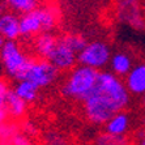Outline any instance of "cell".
<instances>
[{
	"label": "cell",
	"mask_w": 145,
	"mask_h": 145,
	"mask_svg": "<svg viewBox=\"0 0 145 145\" xmlns=\"http://www.w3.org/2000/svg\"><path fill=\"white\" fill-rule=\"evenodd\" d=\"M132 94L124 80L111 71H99L93 90L82 102L84 118L93 125H103L112 115L127 110Z\"/></svg>",
	"instance_id": "6da1fadb"
},
{
	"label": "cell",
	"mask_w": 145,
	"mask_h": 145,
	"mask_svg": "<svg viewBox=\"0 0 145 145\" xmlns=\"http://www.w3.org/2000/svg\"><path fill=\"white\" fill-rule=\"evenodd\" d=\"M99 71L82 64H76L69 69L60 88V93L68 101L82 103L97 82Z\"/></svg>",
	"instance_id": "7a4b0ae2"
},
{
	"label": "cell",
	"mask_w": 145,
	"mask_h": 145,
	"mask_svg": "<svg viewBox=\"0 0 145 145\" xmlns=\"http://www.w3.org/2000/svg\"><path fill=\"white\" fill-rule=\"evenodd\" d=\"M59 13L52 5H38L31 12L21 14L20 33L25 39H30L44 31H52L57 25Z\"/></svg>",
	"instance_id": "3957f363"
},
{
	"label": "cell",
	"mask_w": 145,
	"mask_h": 145,
	"mask_svg": "<svg viewBox=\"0 0 145 145\" xmlns=\"http://www.w3.org/2000/svg\"><path fill=\"white\" fill-rule=\"evenodd\" d=\"M33 57L26 55L16 40H5L0 50V60L7 76L18 81L24 77Z\"/></svg>",
	"instance_id": "277c9868"
},
{
	"label": "cell",
	"mask_w": 145,
	"mask_h": 145,
	"mask_svg": "<svg viewBox=\"0 0 145 145\" xmlns=\"http://www.w3.org/2000/svg\"><path fill=\"white\" fill-rule=\"evenodd\" d=\"M111 55L112 50L106 40L94 39L88 42L86 46L78 52L77 63L94 68L97 71H103L106 67H108Z\"/></svg>",
	"instance_id": "5b68a950"
},
{
	"label": "cell",
	"mask_w": 145,
	"mask_h": 145,
	"mask_svg": "<svg viewBox=\"0 0 145 145\" xmlns=\"http://www.w3.org/2000/svg\"><path fill=\"white\" fill-rule=\"evenodd\" d=\"M59 73L60 71L54 64H51L47 59L33 57L22 78L29 80L42 90L54 85L59 78Z\"/></svg>",
	"instance_id": "8992f818"
},
{
	"label": "cell",
	"mask_w": 145,
	"mask_h": 145,
	"mask_svg": "<svg viewBox=\"0 0 145 145\" xmlns=\"http://www.w3.org/2000/svg\"><path fill=\"white\" fill-rule=\"evenodd\" d=\"M114 12L121 24L135 30L145 29V8L140 0H116Z\"/></svg>",
	"instance_id": "52a82bcc"
},
{
	"label": "cell",
	"mask_w": 145,
	"mask_h": 145,
	"mask_svg": "<svg viewBox=\"0 0 145 145\" xmlns=\"http://www.w3.org/2000/svg\"><path fill=\"white\" fill-rule=\"evenodd\" d=\"M77 56L78 52L72 47V44L68 42L63 34L60 37H57L56 46L47 60L51 64H54L60 72H68L77 64Z\"/></svg>",
	"instance_id": "ba28073f"
},
{
	"label": "cell",
	"mask_w": 145,
	"mask_h": 145,
	"mask_svg": "<svg viewBox=\"0 0 145 145\" xmlns=\"http://www.w3.org/2000/svg\"><path fill=\"white\" fill-rule=\"evenodd\" d=\"M123 80L132 95L141 97L145 94V61H136Z\"/></svg>",
	"instance_id": "9c48e42d"
},
{
	"label": "cell",
	"mask_w": 145,
	"mask_h": 145,
	"mask_svg": "<svg viewBox=\"0 0 145 145\" xmlns=\"http://www.w3.org/2000/svg\"><path fill=\"white\" fill-rule=\"evenodd\" d=\"M133 121H132V115L129 111L123 110V111L116 112L112 115L103 124V131L112 133L118 136H127L131 132Z\"/></svg>",
	"instance_id": "30bf717a"
},
{
	"label": "cell",
	"mask_w": 145,
	"mask_h": 145,
	"mask_svg": "<svg viewBox=\"0 0 145 145\" xmlns=\"http://www.w3.org/2000/svg\"><path fill=\"white\" fill-rule=\"evenodd\" d=\"M135 57L127 50L114 51L108 63V71H111L119 77L124 78V76L131 71V68L135 65Z\"/></svg>",
	"instance_id": "8fae6325"
},
{
	"label": "cell",
	"mask_w": 145,
	"mask_h": 145,
	"mask_svg": "<svg viewBox=\"0 0 145 145\" xmlns=\"http://www.w3.org/2000/svg\"><path fill=\"white\" fill-rule=\"evenodd\" d=\"M57 42V37L52 31H44L34 37L33 40V50L37 57L42 59H48L51 52L54 51Z\"/></svg>",
	"instance_id": "7c38bea8"
},
{
	"label": "cell",
	"mask_w": 145,
	"mask_h": 145,
	"mask_svg": "<svg viewBox=\"0 0 145 145\" xmlns=\"http://www.w3.org/2000/svg\"><path fill=\"white\" fill-rule=\"evenodd\" d=\"M0 35L5 40H16L21 37L20 17L16 13H3L0 16Z\"/></svg>",
	"instance_id": "4fadbf2b"
},
{
	"label": "cell",
	"mask_w": 145,
	"mask_h": 145,
	"mask_svg": "<svg viewBox=\"0 0 145 145\" xmlns=\"http://www.w3.org/2000/svg\"><path fill=\"white\" fill-rule=\"evenodd\" d=\"M7 110L9 114L10 119L13 120H18L22 119L26 114L27 110V103L17 94L13 89H9L7 95Z\"/></svg>",
	"instance_id": "5bb4252c"
},
{
	"label": "cell",
	"mask_w": 145,
	"mask_h": 145,
	"mask_svg": "<svg viewBox=\"0 0 145 145\" xmlns=\"http://www.w3.org/2000/svg\"><path fill=\"white\" fill-rule=\"evenodd\" d=\"M13 90L26 102L27 105H30V103H34V102L38 101L40 89L38 88L37 85H34L33 82H30L29 80L22 78V80L16 81Z\"/></svg>",
	"instance_id": "9a60e30c"
},
{
	"label": "cell",
	"mask_w": 145,
	"mask_h": 145,
	"mask_svg": "<svg viewBox=\"0 0 145 145\" xmlns=\"http://www.w3.org/2000/svg\"><path fill=\"white\" fill-rule=\"evenodd\" d=\"M91 145H133V141L128 135L118 136L108 133L106 131H102L93 137Z\"/></svg>",
	"instance_id": "2e32d148"
},
{
	"label": "cell",
	"mask_w": 145,
	"mask_h": 145,
	"mask_svg": "<svg viewBox=\"0 0 145 145\" xmlns=\"http://www.w3.org/2000/svg\"><path fill=\"white\" fill-rule=\"evenodd\" d=\"M7 5L14 13L25 14L38 7V0H5Z\"/></svg>",
	"instance_id": "e0dca14e"
},
{
	"label": "cell",
	"mask_w": 145,
	"mask_h": 145,
	"mask_svg": "<svg viewBox=\"0 0 145 145\" xmlns=\"http://www.w3.org/2000/svg\"><path fill=\"white\" fill-rule=\"evenodd\" d=\"M17 132L20 131L14 121H4L3 124H0V140L5 142H12Z\"/></svg>",
	"instance_id": "ac0fdd59"
},
{
	"label": "cell",
	"mask_w": 145,
	"mask_h": 145,
	"mask_svg": "<svg viewBox=\"0 0 145 145\" xmlns=\"http://www.w3.org/2000/svg\"><path fill=\"white\" fill-rule=\"evenodd\" d=\"M9 85L5 80L0 78V111L7 110V95L9 91Z\"/></svg>",
	"instance_id": "d6986e66"
},
{
	"label": "cell",
	"mask_w": 145,
	"mask_h": 145,
	"mask_svg": "<svg viewBox=\"0 0 145 145\" xmlns=\"http://www.w3.org/2000/svg\"><path fill=\"white\" fill-rule=\"evenodd\" d=\"M44 140H46V144L47 145H67L65 138L60 133H57V132H50V133H47Z\"/></svg>",
	"instance_id": "ffe728a7"
},
{
	"label": "cell",
	"mask_w": 145,
	"mask_h": 145,
	"mask_svg": "<svg viewBox=\"0 0 145 145\" xmlns=\"http://www.w3.org/2000/svg\"><path fill=\"white\" fill-rule=\"evenodd\" d=\"M10 144L12 145H33V142L30 140V136L25 135L22 132H17Z\"/></svg>",
	"instance_id": "44dd1931"
},
{
	"label": "cell",
	"mask_w": 145,
	"mask_h": 145,
	"mask_svg": "<svg viewBox=\"0 0 145 145\" xmlns=\"http://www.w3.org/2000/svg\"><path fill=\"white\" fill-rule=\"evenodd\" d=\"M37 132V127H35V124H33V121H26L25 123V127H24V133L27 136H33L34 133Z\"/></svg>",
	"instance_id": "7402d4cb"
},
{
	"label": "cell",
	"mask_w": 145,
	"mask_h": 145,
	"mask_svg": "<svg viewBox=\"0 0 145 145\" xmlns=\"http://www.w3.org/2000/svg\"><path fill=\"white\" fill-rule=\"evenodd\" d=\"M136 145H145V125L140 129L137 133V138H136Z\"/></svg>",
	"instance_id": "603a6c76"
},
{
	"label": "cell",
	"mask_w": 145,
	"mask_h": 145,
	"mask_svg": "<svg viewBox=\"0 0 145 145\" xmlns=\"http://www.w3.org/2000/svg\"><path fill=\"white\" fill-rule=\"evenodd\" d=\"M140 105H141V108L144 110V112H145V94L141 95V101H140Z\"/></svg>",
	"instance_id": "cb8c5ba5"
},
{
	"label": "cell",
	"mask_w": 145,
	"mask_h": 145,
	"mask_svg": "<svg viewBox=\"0 0 145 145\" xmlns=\"http://www.w3.org/2000/svg\"><path fill=\"white\" fill-rule=\"evenodd\" d=\"M4 42H5V39H4L1 35H0V50H1V47H3V44H4Z\"/></svg>",
	"instance_id": "d4e9b609"
},
{
	"label": "cell",
	"mask_w": 145,
	"mask_h": 145,
	"mask_svg": "<svg viewBox=\"0 0 145 145\" xmlns=\"http://www.w3.org/2000/svg\"><path fill=\"white\" fill-rule=\"evenodd\" d=\"M144 8H145V3H144Z\"/></svg>",
	"instance_id": "484cf974"
},
{
	"label": "cell",
	"mask_w": 145,
	"mask_h": 145,
	"mask_svg": "<svg viewBox=\"0 0 145 145\" xmlns=\"http://www.w3.org/2000/svg\"><path fill=\"white\" fill-rule=\"evenodd\" d=\"M0 16H1V13H0Z\"/></svg>",
	"instance_id": "4316f807"
}]
</instances>
